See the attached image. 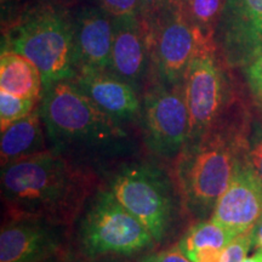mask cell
<instances>
[{
  "mask_svg": "<svg viewBox=\"0 0 262 262\" xmlns=\"http://www.w3.org/2000/svg\"><path fill=\"white\" fill-rule=\"evenodd\" d=\"M96 185L95 170L48 149L2 166L4 216H31L71 228Z\"/></svg>",
  "mask_w": 262,
  "mask_h": 262,
  "instance_id": "6da1fadb",
  "label": "cell"
},
{
  "mask_svg": "<svg viewBox=\"0 0 262 262\" xmlns=\"http://www.w3.org/2000/svg\"><path fill=\"white\" fill-rule=\"evenodd\" d=\"M39 112L51 148L58 155L95 170L131 152V137L72 79L42 88Z\"/></svg>",
  "mask_w": 262,
  "mask_h": 262,
  "instance_id": "7a4b0ae2",
  "label": "cell"
},
{
  "mask_svg": "<svg viewBox=\"0 0 262 262\" xmlns=\"http://www.w3.org/2000/svg\"><path fill=\"white\" fill-rule=\"evenodd\" d=\"M244 131H220L186 145L172 162L171 173L183 215L208 220L226 191L239 156L247 147Z\"/></svg>",
  "mask_w": 262,
  "mask_h": 262,
  "instance_id": "3957f363",
  "label": "cell"
},
{
  "mask_svg": "<svg viewBox=\"0 0 262 262\" xmlns=\"http://www.w3.org/2000/svg\"><path fill=\"white\" fill-rule=\"evenodd\" d=\"M2 50L24 55L40 72L42 88L78 74L74 16L55 5L35 6L3 33Z\"/></svg>",
  "mask_w": 262,
  "mask_h": 262,
  "instance_id": "277c9868",
  "label": "cell"
},
{
  "mask_svg": "<svg viewBox=\"0 0 262 262\" xmlns=\"http://www.w3.org/2000/svg\"><path fill=\"white\" fill-rule=\"evenodd\" d=\"M110 189L134 217L163 243L176 227L181 198L172 173L150 163H127L111 179Z\"/></svg>",
  "mask_w": 262,
  "mask_h": 262,
  "instance_id": "5b68a950",
  "label": "cell"
},
{
  "mask_svg": "<svg viewBox=\"0 0 262 262\" xmlns=\"http://www.w3.org/2000/svg\"><path fill=\"white\" fill-rule=\"evenodd\" d=\"M78 239L90 260L103 256H133L157 244L141 222L118 202L110 189H98L85 206Z\"/></svg>",
  "mask_w": 262,
  "mask_h": 262,
  "instance_id": "8992f818",
  "label": "cell"
},
{
  "mask_svg": "<svg viewBox=\"0 0 262 262\" xmlns=\"http://www.w3.org/2000/svg\"><path fill=\"white\" fill-rule=\"evenodd\" d=\"M216 52V47L202 50L193 58L183 78L188 112L186 145L198 142L214 133L244 130L242 124L228 118L231 106L228 79Z\"/></svg>",
  "mask_w": 262,
  "mask_h": 262,
  "instance_id": "52a82bcc",
  "label": "cell"
},
{
  "mask_svg": "<svg viewBox=\"0 0 262 262\" xmlns=\"http://www.w3.org/2000/svg\"><path fill=\"white\" fill-rule=\"evenodd\" d=\"M142 25L148 39L152 80L170 86L182 85L193 58L204 49L216 47L215 40L205 38L192 24L181 2Z\"/></svg>",
  "mask_w": 262,
  "mask_h": 262,
  "instance_id": "ba28073f",
  "label": "cell"
},
{
  "mask_svg": "<svg viewBox=\"0 0 262 262\" xmlns=\"http://www.w3.org/2000/svg\"><path fill=\"white\" fill-rule=\"evenodd\" d=\"M139 122L147 149L160 159L173 162L185 148L188 136L183 85L149 81L142 93Z\"/></svg>",
  "mask_w": 262,
  "mask_h": 262,
  "instance_id": "9c48e42d",
  "label": "cell"
},
{
  "mask_svg": "<svg viewBox=\"0 0 262 262\" xmlns=\"http://www.w3.org/2000/svg\"><path fill=\"white\" fill-rule=\"evenodd\" d=\"M214 39L226 64L247 67L262 49V0H225Z\"/></svg>",
  "mask_w": 262,
  "mask_h": 262,
  "instance_id": "30bf717a",
  "label": "cell"
},
{
  "mask_svg": "<svg viewBox=\"0 0 262 262\" xmlns=\"http://www.w3.org/2000/svg\"><path fill=\"white\" fill-rule=\"evenodd\" d=\"M67 226L31 216H4L0 262H48L63 249Z\"/></svg>",
  "mask_w": 262,
  "mask_h": 262,
  "instance_id": "8fae6325",
  "label": "cell"
},
{
  "mask_svg": "<svg viewBox=\"0 0 262 262\" xmlns=\"http://www.w3.org/2000/svg\"><path fill=\"white\" fill-rule=\"evenodd\" d=\"M261 214L262 180L248 163L244 150L235 163L227 188L216 203L210 220L239 235L253 229Z\"/></svg>",
  "mask_w": 262,
  "mask_h": 262,
  "instance_id": "7c38bea8",
  "label": "cell"
},
{
  "mask_svg": "<svg viewBox=\"0 0 262 262\" xmlns=\"http://www.w3.org/2000/svg\"><path fill=\"white\" fill-rule=\"evenodd\" d=\"M114 34L111 71L141 95L150 77V55L147 34L140 18L113 19Z\"/></svg>",
  "mask_w": 262,
  "mask_h": 262,
  "instance_id": "4fadbf2b",
  "label": "cell"
},
{
  "mask_svg": "<svg viewBox=\"0 0 262 262\" xmlns=\"http://www.w3.org/2000/svg\"><path fill=\"white\" fill-rule=\"evenodd\" d=\"M78 72L111 71L113 19L96 5L83 6L74 15Z\"/></svg>",
  "mask_w": 262,
  "mask_h": 262,
  "instance_id": "5bb4252c",
  "label": "cell"
},
{
  "mask_svg": "<svg viewBox=\"0 0 262 262\" xmlns=\"http://www.w3.org/2000/svg\"><path fill=\"white\" fill-rule=\"evenodd\" d=\"M73 80L103 112L118 122L140 120V94L112 71H80Z\"/></svg>",
  "mask_w": 262,
  "mask_h": 262,
  "instance_id": "9a60e30c",
  "label": "cell"
},
{
  "mask_svg": "<svg viewBox=\"0 0 262 262\" xmlns=\"http://www.w3.org/2000/svg\"><path fill=\"white\" fill-rule=\"evenodd\" d=\"M47 139V130L37 106L28 116L12 123L2 131V166L48 150Z\"/></svg>",
  "mask_w": 262,
  "mask_h": 262,
  "instance_id": "2e32d148",
  "label": "cell"
},
{
  "mask_svg": "<svg viewBox=\"0 0 262 262\" xmlns=\"http://www.w3.org/2000/svg\"><path fill=\"white\" fill-rule=\"evenodd\" d=\"M0 90L18 97L40 101L42 93L40 72L24 55L11 50H2Z\"/></svg>",
  "mask_w": 262,
  "mask_h": 262,
  "instance_id": "e0dca14e",
  "label": "cell"
},
{
  "mask_svg": "<svg viewBox=\"0 0 262 262\" xmlns=\"http://www.w3.org/2000/svg\"><path fill=\"white\" fill-rule=\"evenodd\" d=\"M235 237L237 235L233 232L215 224L212 220H199L193 221L176 245L188 256L193 251L202 248H217L225 250Z\"/></svg>",
  "mask_w": 262,
  "mask_h": 262,
  "instance_id": "ac0fdd59",
  "label": "cell"
},
{
  "mask_svg": "<svg viewBox=\"0 0 262 262\" xmlns=\"http://www.w3.org/2000/svg\"><path fill=\"white\" fill-rule=\"evenodd\" d=\"M181 3L192 24L205 38L215 40V29L225 0H183Z\"/></svg>",
  "mask_w": 262,
  "mask_h": 262,
  "instance_id": "d6986e66",
  "label": "cell"
},
{
  "mask_svg": "<svg viewBox=\"0 0 262 262\" xmlns=\"http://www.w3.org/2000/svg\"><path fill=\"white\" fill-rule=\"evenodd\" d=\"M39 101L24 98L0 90V129L4 131L12 123L17 122L38 106Z\"/></svg>",
  "mask_w": 262,
  "mask_h": 262,
  "instance_id": "ffe728a7",
  "label": "cell"
},
{
  "mask_svg": "<svg viewBox=\"0 0 262 262\" xmlns=\"http://www.w3.org/2000/svg\"><path fill=\"white\" fill-rule=\"evenodd\" d=\"M112 19L140 18V0H93Z\"/></svg>",
  "mask_w": 262,
  "mask_h": 262,
  "instance_id": "44dd1931",
  "label": "cell"
},
{
  "mask_svg": "<svg viewBox=\"0 0 262 262\" xmlns=\"http://www.w3.org/2000/svg\"><path fill=\"white\" fill-rule=\"evenodd\" d=\"M253 247V229L235 237L222 253L220 262H243Z\"/></svg>",
  "mask_w": 262,
  "mask_h": 262,
  "instance_id": "7402d4cb",
  "label": "cell"
},
{
  "mask_svg": "<svg viewBox=\"0 0 262 262\" xmlns=\"http://www.w3.org/2000/svg\"><path fill=\"white\" fill-rule=\"evenodd\" d=\"M245 158L262 180V126L260 125L255 127L250 139L247 140Z\"/></svg>",
  "mask_w": 262,
  "mask_h": 262,
  "instance_id": "603a6c76",
  "label": "cell"
},
{
  "mask_svg": "<svg viewBox=\"0 0 262 262\" xmlns=\"http://www.w3.org/2000/svg\"><path fill=\"white\" fill-rule=\"evenodd\" d=\"M245 68V75L250 90L262 106V49Z\"/></svg>",
  "mask_w": 262,
  "mask_h": 262,
  "instance_id": "cb8c5ba5",
  "label": "cell"
},
{
  "mask_svg": "<svg viewBox=\"0 0 262 262\" xmlns=\"http://www.w3.org/2000/svg\"><path fill=\"white\" fill-rule=\"evenodd\" d=\"M175 3L176 0H140V19L145 24L155 21Z\"/></svg>",
  "mask_w": 262,
  "mask_h": 262,
  "instance_id": "d4e9b609",
  "label": "cell"
},
{
  "mask_svg": "<svg viewBox=\"0 0 262 262\" xmlns=\"http://www.w3.org/2000/svg\"><path fill=\"white\" fill-rule=\"evenodd\" d=\"M139 262H193L178 245L156 251L147 253L139 258Z\"/></svg>",
  "mask_w": 262,
  "mask_h": 262,
  "instance_id": "484cf974",
  "label": "cell"
},
{
  "mask_svg": "<svg viewBox=\"0 0 262 262\" xmlns=\"http://www.w3.org/2000/svg\"><path fill=\"white\" fill-rule=\"evenodd\" d=\"M253 247L262 249V214L253 227Z\"/></svg>",
  "mask_w": 262,
  "mask_h": 262,
  "instance_id": "4316f807",
  "label": "cell"
},
{
  "mask_svg": "<svg viewBox=\"0 0 262 262\" xmlns=\"http://www.w3.org/2000/svg\"><path fill=\"white\" fill-rule=\"evenodd\" d=\"M91 261L93 262H133L127 260V258H124L123 256H103V257L95 258V260H91Z\"/></svg>",
  "mask_w": 262,
  "mask_h": 262,
  "instance_id": "83f0119b",
  "label": "cell"
},
{
  "mask_svg": "<svg viewBox=\"0 0 262 262\" xmlns=\"http://www.w3.org/2000/svg\"><path fill=\"white\" fill-rule=\"evenodd\" d=\"M243 262H262V249H257L256 253L250 257H245Z\"/></svg>",
  "mask_w": 262,
  "mask_h": 262,
  "instance_id": "f1b7e54d",
  "label": "cell"
},
{
  "mask_svg": "<svg viewBox=\"0 0 262 262\" xmlns=\"http://www.w3.org/2000/svg\"><path fill=\"white\" fill-rule=\"evenodd\" d=\"M6 2H10V0H2V4H4Z\"/></svg>",
  "mask_w": 262,
  "mask_h": 262,
  "instance_id": "f546056e",
  "label": "cell"
},
{
  "mask_svg": "<svg viewBox=\"0 0 262 262\" xmlns=\"http://www.w3.org/2000/svg\"><path fill=\"white\" fill-rule=\"evenodd\" d=\"M48 262H57V261H56V258H55V260H51V261H48Z\"/></svg>",
  "mask_w": 262,
  "mask_h": 262,
  "instance_id": "4dcf8cb0",
  "label": "cell"
},
{
  "mask_svg": "<svg viewBox=\"0 0 262 262\" xmlns=\"http://www.w3.org/2000/svg\"><path fill=\"white\" fill-rule=\"evenodd\" d=\"M176 2H183V0H176Z\"/></svg>",
  "mask_w": 262,
  "mask_h": 262,
  "instance_id": "1f68e13d",
  "label": "cell"
}]
</instances>
